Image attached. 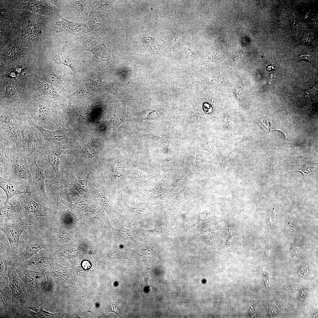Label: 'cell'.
<instances>
[{
	"label": "cell",
	"mask_w": 318,
	"mask_h": 318,
	"mask_svg": "<svg viewBox=\"0 0 318 318\" xmlns=\"http://www.w3.org/2000/svg\"><path fill=\"white\" fill-rule=\"evenodd\" d=\"M22 132V151L30 165L40 155L46 142L39 130L29 124L24 126Z\"/></svg>",
	"instance_id": "1"
},
{
	"label": "cell",
	"mask_w": 318,
	"mask_h": 318,
	"mask_svg": "<svg viewBox=\"0 0 318 318\" xmlns=\"http://www.w3.org/2000/svg\"><path fill=\"white\" fill-rule=\"evenodd\" d=\"M0 138L8 142L12 148L22 150V130L12 113L6 108L1 111Z\"/></svg>",
	"instance_id": "2"
},
{
	"label": "cell",
	"mask_w": 318,
	"mask_h": 318,
	"mask_svg": "<svg viewBox=\"0 0 318 318\" xmlns=\"http://www.w3.org/2000/svg\"><path fill=\"white\" fill-rule=\"evenodd\" d=\"M9 286L12 294V306L14 313L16 315L18 312L24 307H28L32 302L23 280L16 273L15 268L8 265Z\"/></svg>",
	"instance_id": "3"
},
{
	"label": "cell",
	"mask_w": 318,
	"mask_h": 318,
	"mask_svg": "<svg viewBox=\"0 0 318 318\" xmlns=\"http://www.w3.org/2000/svg\"><path fill=\"white\" fill-rule=\"evenodd\" d=\"M14 268L24 283L30 298L32 300L37 292L47 284L45 273L28 270L20 265Z\"/></svg>",
	"instance_id": "4"
},
{
	"label": "cell",
	"mask_w": 318,
	"mask_h": 318,
	"mask_svg": "<svg viewBox=\"0 0 318 318\" xmlns=\"http://www.w3.org/2000/svg\"><path fill=\"white\" fill-rule=\"evenodd\" d=\"M12 162L5 178L14 177L24 179L30 184L32 181L30 165L22 150L12 148Z\"/></svg>",
	"instance_id": "5"
},
{
	"label": "cell",
	"mask_w": 318,
	"mask_h": 318,
	"mask_svg": "<svg viewBox=\"0 0 318 318\" xmlns=\"http://www.w3.org/2000/svg\"><path fill=\"white\" fill-rule=\"evenodd\" d=\"M0 187L6 195L4 205L7 203L12 205L9 200L14 196L23 193L31 194V193L30 183L26 180L20 178L0 177Z\"/></svg>",
	"instance_id": "6"
},
{
	"label": "cell",
	"mask_w": 318,
	"mask_h": 318,
	"mask_svg": "<svg viewBox=\"0 0 318 318\" xmlns=\"http://www.w3.org/2000/svg\"><path fill=\"white\" fill-rule=\"evenodd\" d=\"M26 225L20 219L19 223H11L8 221L1 222L0 228L6 236L10 245L12 258L15 259L18 254L20 236L26 228Z\"/></svg>",
	"instance_id": "7"
},
{
	"label": "cell",
	"mask_w": 318,
	"mask_h": 318,
	"mask_svg": "<svg viewBox=\"0 0 318 318\" xmlns=\"http://www.w3.org/2000/svg\"><path fill=\"white\" fill-rule=\"evenodd\" d=\"M67 142H46L40 155L42 160L47 161L52 166L55 173L59 172L62 153L67 148L72 147Z\"/></svg>",
	"instance_id": "8"
},
{
	"label": "cell",
	"mask_w": 318,
	"mask_h": 318,
	"mask_svg": "<svg viewBox=\"0 0 318 318\" xmlns=\"http://www.w3.org/2000/svg\"><path fill=\"white\" fill-rule=\"evenodd\" d=\"M30 169L32 177V182L30 184V195L43 202L48 201L49 198L45 192L44 170L38 166L37 160L30 165Z\"/></svg>",
	"instance_id": "9"
},
{
	"label": "cell",
	"mask_w": 318,
	"mask_h": 318,
	"mask_svg": "<svg viewBox=\"0 0 318 318\" xmlns=\"http://www.w3.org/2000/svg\"><path fill=\"white\" fill-rule=\"evenodd\" d=\"M51 262V258L49 254L46 251L41 250L37 254L19 265L28 270L46 273L50 269Z\"/></svg>",
	"instance_id": "10"
},
{
	"label": "cell",
	"mask_w": 318,
	"mask_h": 318,
	"mask_svg": "<svg viewBox=\"0 0 318 318\" xmlns=\"http://www.w3.org/2000/svg\"><path fill=\"white\" fill-rule=\"evenodd\" d=\"M26 119L30 125L39 130L46 142L69 143L71 140L72 135L70 131L63 127L57 130L49 131L35 123L29 117H27Z\"/></svg>",
	"instance_id": "11"
},
{
	"label": "cell",
	"mask_w": 318,
	"mask_h": 318,
	"mask_svg": "<svg viewBox=\"0 0 318 318\" xmlns=\"http://www.w3.org/2000/svg\"><path fill=\"white\" fill-rule=\"evenodd\" d=\"M61 20H54L55 25H57L59 30L56 33H67L73 34L77 37L82 35L91 32L87 25L85 23L73 22L69 21L64 18L63 16H58Z\"/></svg>",
	"instance_id": "12"
},
{
	"label": "cell",
	"mask_w": 318,
	"mask_h": 318,
	"mask_svg": "<svg viewBox=\"0 0 318 318\" xmlns=\"http://www.w3.org/2000/svg\"><path fill=\"white\" fill-rule=\"evenodd\" d=\"M27 193L16 196L21 205L24 208L27 214L32 213L37 216H46L50 214L53 210L36 202Z\"/></svg>",
	"instance_id": "13"
},
{
	"label": "cell",
	"mask_w": 318,
	"mask_h": 318,
	"mask_svg": "<svg viewBox=\"0 0 318 318\" xmlns=\"http://www.w3.org/2000/svg\"><path fill=\"white\" fill-rule=\"evenodd\" d=\"M17 8L32 11L42 15L55 14L58 16V9L50 6L44 1L40 0H19L16 5Z\"/></svg>",
	"instance_id": "14"
},
{
	"label": "cell",
	"mask_w": 318,
	"mask_h": 318,
	"mask_svg": "<svg viewBox=\"0 0 318 318\" xmlns=\"http://www.w3.org/2000/svg\"><path fill=\"white\" fill-rule=\"evenodd\" d=\"M1 318H13L12 294L9 284H0Z\"/></svg>",
	"instance_id": "15"
},
{
	"label": "cell",
	"mask_w": 318,
	"mask_h": 318,
	"mask_svg": "<svg viewBox=\"0 0 318 318\" xmlns=\"http://www.w3.org/2000/svg\"><path fill=\"white\" fill-rule=\"evenodd\" d=\"M33 121L37 125L52 122L58 129L63 127L62 122L56 112L46 104L42 102L39 103L38 113L36 120Z\"/></svg>",
	"instance_id": "16"
},
{
	"label": "cell",
	"mask_w": 318,
	"mask_h": 318,
	"mask_svg": "<svg viewBox=\"0 0 318 318\" xmlns=\"http://www.w3.org/2000/svg\"><path fill=\"white\" fill-rule=\"evenodd\" d=\"M12 147L7 141L0 138V176L4 178L11 165Z\"/></svg>",
	"instance_id": "17"
},
{
	"label": "cell",
	"mask_w": 318,
	"mask_h": 318,
	"mask_svg": "<svg viewBox=\"0 0 318 318\" xmlns=\"http://www.w3.org/2000/svg\"><path fill=\"white\" fill-rule=\"evenodd\" d=\"M95 1L96 0L67 1L66 8L72 14L87 20L91 9L93 8Z\"/></svg>",
	"instance_id": "18"
},
{
	"label": "cell",
	"mask_w": 318,
	"mask_h": 318,
	"mask_svg": "<svg viewBox=\"0 0 318 318\" xmlns=\"http://www.w3.org/2000/svg\"><path fill=\"white\" fill-rule=\"evenodd\" d=\"M26 215V210L19 203L15 206L5 205L0 208V222L9 220L13 221L16 219H21Z\"/></svg>",
	"instance_id": "19"
},
{
	"label": "cell",
	"mask_w": 318,
	"mask_h": 318,
	"mask_svg": "<svg viewBox=\"0 0 318 318\" xmlns=\"http://www.w3.org/2000/svg\"><path fill=\"white\" fill-rule=\"evenodd\" d=\"M97 36L91 32L82 35L77 38L76 51L80 53L89 51L94 47L99 44V41Z\"/></svg>",
	"instance_id": "20"
},
{
	"label": "cell",
	"mask_w": 318,
	"mask_h": 318,
	"mask_svg": "<svg viewBox=\"0 0 318 318\" xmlns=\"http://www.w3.org/2000/svg\"><path fill=\"white\" fill-rule=\"evenodd\" d=\"M87 20V25L92 34L99 37L104 33L102 22L95 10L92 9L90 11Z\"/></svg>",
	"instance_id": "21"
},
{
	"label": "cell",
	"mask_w": 318,
	"mask_h": 318,
	"mask_svg": "<svg viewBox=\"0 0 318 318\" xmlns=\"http://www.w3.org/2000/svg\"><path fill=\"white\" fill-rule=\"evenodd\" d=\"M114 114L107 123V128H112L115 131L122 123L129 120V118L125 109L118 106L116 104Z\"/></svg>",
	"instance_id": "22"
},
{
	"label": "cell",
	"mask_w": 318,
	"mask_h": 318,
	"mask_svg": "<svg viewBox=\"0 0 318 318\" xmlns=\"http://www.w3.org/2000/svg\"><path fill=\"white\" fill-rule=\"evenodd\" d=\"M53 58L58 64H63L69 68L74 74L77 72L79 66L78 62L77 59L73 54H55Z\"/></svg>",
	"instance_id": "23"
},
{
	"label": "cell",
	"mask_w": 318,
	"mask_h": 318,
	"mask_svg": "<svg viewBox=\"0 0 318 318\" xmlns=\"http://www.w3.org/2000/svg\"><path fill=\"white\" fill-rule=\"evenodd\" d=\"M168 109L166 105H163L159 110H155L148 109L135 113L138 119L156 120L164 115Z\"/></svg>",
	"instance_id": "24"
},
{
	"label": "cell",
	"mask_w": 318,
	"mask_h": 318,
	"mask_svg": "<svg viewBox=\"0 0 318 318\" xmlns=\"http://www.w3.org/2000/svg\"><path fill=\"white\" fill-rule=\"evenodd\" d=\"M89 176V173L83 180H79L76 178L74 175L66 176L67 180V189L74 188L80 192L79 190H82L85 194L88 193L87 183Z\"/></svg>",
	"instance_id": "25"
},
{
	"label": "cell",
	"mask_w": 318,
	"mask_h": 318,
	"mask_svg": "<svg viewBox=\"0 0 318 318\" xmlns=\"http://www.w3.org/2000/svg\"><path fill=\"white\" fill-rule=\"evenodd\" d=\"M89 51L91 52L97 60L109 62L110 59V52L104 43H101L96 45Z\"/></svg>",
	"instance_id": "26"
},
{
	"label": "cell",
	"mask_w": 318,
	"mask_h": 318,
	"mask_svg": "<svg viewBox=\"0 0 318 318\" xmlns=\"http://www.w3.org/2000/svg\"><path fill=\"white\" fill-rule=\"evenodd\" d=\"M89 80L91 83L99 92L110 93L111 88L99 75L94 73L90 74Z\"/></svg>",
	"instance_id": "27"
},
{
	"label": "cell",
	"mask_w": 318,
	"mask_h": 318,
	"mask_svg": "<svg viewBox=\"0 0 318 318\" xmlns=\"http://www.w3.org/2000/svg\"><path fill=\"white\" fill-rule=\"evenodd\" d=\"M139 137L148 142L154 144L163 143L168 137V135L165 134H152L147 133H135Z\"/></svg>",
	"instance_id": "28"
},
{
	"label": "cell",
	"mask_w": 318,
	"mask_h": 318,
	"mask_svg": "<svg viewBox=\"0 0 318 318\" xmlns=\"http://www.w3.org/2000/svg\"><path fill=\"white\" fill-rule=\"evenodd\" d=\"M121 227L118 229H114V232L119 240L122 243H125L129 241H135L134 239L130 229L124 228L122 221Z\"/></svg>",
	"instance_id": "29"
},
{
	"label": "cell",
	"mask_w": 318,
	"mask_h": 318,
	"mask_svg": "<svg viewBox=\"0 0 318 318\" xmlns=\"http://www.w3.org/2000/svg\"><path fill=\"white\" fill-rule=\"evenodd\" d=\"M0 284H9L7 263L6 258L0 255Z\"/></svg>",
	"instance_id": "30"
},
{
	"label": "cell",
	"mask_w": 318,
	"mask_h": 318,
	"mask_svg": "<svg viewBox=\"0 0 318 318\" xmlns=\"http://www.w3.org/2000/svg\"><path fill=\"white\" fill-rule=\"evenodd\" d=\"M92 89L85 83H83L80 88L72 94L71 96L76 100L84 99L91 94Z\"/></svg>",
	"instance_id": "31"
},
{
	"label": "cell",
	"mask_w": 318,
	"mask_h": 318,
	"mask_svg": "<svg viewBox=\"0 0 318 318\" xmlns=\"http://www.w3.org/2000/svg\"><path fill=\"white\" fill-rule=\"evenodd\" d=\"M44 71L47 78L51 84L60 87H63L62 79L55 72L49 69H45Z\"/></svg>",
	"instance_id": "32"
},
{
	"label": "cell",
	"mask_w": 318,
	"mask_h": 318,
	"mask_svg": "<svg viewBox=\"0 0 318 318\" xmlns=\"http://www.w3.org/2000/svg\"><path fill=\"white\" fill-rule=\"evenodd\" d=\"M4 97V104L6 105L11 104L14 101V98L16 92L15 86L12 83L8 84L5 89Z\"/></svg>",
	"instance_id": "33"
},
{
	"label": "cell",
	"mask_w": 318,
	"mask_h": 318,
	"mask_svg": "<svg viewBox=\"0 0 318 318\" xmlns=\"http://www.w3.org/2000/svg\"><path fill=\"white\" fill-rule=\"evenodd\" d=\"M40 85L44 92L53 99H61L62 96L58 93L56 90L51 85L47 83L41 82Z\"/></svg>",
	"instance_id": "34"
},
{
	"label": "cell",
	"mask_w": 318,
	"mask_h": 318,
	"mask_svg": "<svg viewBox=\"0 0 318 318\" xmlns=\"http://www.w3.org/2000/svg\"><path fill=\"white\" fill-rule=\"evenodd\" d=\"M84 148L86 153L89 157L96 161L98 159V157L97 151L95 148L88 144H85Z\"/></svg>",
	"instance_id": "35"
},
{
	"label": "cell",
	"mask_w": 318,
	"mask_h": 318,
	"mask_svg": "<svg viewBox=\"0 0 318 318\" xmlns=\"http://www.w3.org/2000/svg\"><path fill=\"white\" fill-rule=\"evenodd\" d=\"M259 274L264 280L267 290L269 287L272 286L273 283V277L274 276H270L266 274L264 271V268L260 269L259 271Z\"/></svg>",
	"instance_id": "36"
},
{
	"label": "cell",
	"mask_w": 318,
	"mask_h": 318,
	"mask_svg": "<svg viewBox=\"0 0 318 318\" xmlns=\"http://www.w3.org/2000/svg\"><path fill=\"white\" fill-rule=\"evenodd\" d=\"M108 1L96 0L92 9L101 10L110 7V2Z\"/></svg>",
	"instance_id": "37"
},
{
	"label": "cell",
	"mask_w": 318,
	"mask_h": 318,
	"mask_svg": "<svg viewBox=\"0 0 318 318\" xmlns=\"http://www.w3.org/2000/svg\"><path fill=\"white\" fill-rule=\"evenodd\" d=\"M315 165H306L301 169L297 170L301 172L304 177L307 176L313 173L316 168Z\"/></svg>",
	"instance_id": "38"
},
{
	"label": "cell",
	"mask_w": 318,
	"mask_h": 318,
	"mask_svg": "<svg viewBox=\"0 0 318 318\" xmlns=\"http://www.w3.org/2000/svg\"><path fill=\"white\" fill-rule=\"evenodd\" d=\"M29 31V36L30 40L34 43L36 42L38 39V33L34 27H32Z\"/></svg>",
	"instance_id": "39"
},
{
	"label": "cell",
	"mask_w": 318,
	"mask_h": 318,
	"mask_svg": "<svg viewBox=\"0 0 318 318\" xmlns=\"http://www.w3.org/2000/svg\"><path fill=\"white\" fill-rule=\"evenodd\" d=\"M271 303H269V313L271 317L273 315L281 312V309L276 305L275 302H271Z\"/></svg>",
	"instance_id": "40"
},
{
	"label": "cell",
	"mask_w": 318,
	"mask_h": 318,
	"mask_svg": "<svg viewBox=\"0 0 318 318\" xmlns=\"http://www.w3.org/2000/svg\"><path fill=\"white\" fill-rule=\"evenodd\" d=\"M259 125L265 132H268L270 130L271 124L270 121L267 119H261L259 122Z\"/></svg>",
	"instance_id": "41"
},
{
	"label": "cell",
	"mask_w": 318,
	"mask_h": 318,
	"mask_svg": "<svg viewBox=\"0 0 318 318\" xmlns=\"http://www.w3.org/2000/svg\"><path fill=\"white\" fill-rule=\"evenodd\" d=\"M18 52V50L16 47H10L7 52L6 56L9 59H12L16 57Z\"/></svg>",
	"instance_id": "42"
},
{
	"label": "cell",
	"mask_w": 318,
	"mask_h": 318,
	"mask_svg": "<svg viewBox=\"0 0 318 318\" xmlns=\"http://www.w3.org/2000/svg\"><path fill=\"white\" fill-rule=\"evenodd\" d=\"M67 233L65 231L60 230L58 234V236L60 241L62 242H67L68 240Z\"/></svg>",
	"instance_id": "43"
},
{
	"label": "cell",
	"mask_w": 318,
	"mask_h": 318,
	"mask_svg": "<svg viewBox=\"0 0 318 318\" xmlns=\"http://www.w3.org/2000/svg\"><path fill=\"white\" fill-rule=\"evenodd\" d=\"M189 124H191L196 122H202V120L199 117H198L196 115H193L190 116L187 120Z\"/></svg>",
	"instance_id": "44"
},
{
	"label": "cell",
	"mask_w": 318,
	"mask_h": 318,
	"mask_svg": "<svg viewBox=\"0 0 318 318\" xmlns=\"http://www.w3.org/2000/svg\"><path fill=\"white\" fill-rule=\"evenodd\" d=\"M81 266L84 269L87 270L90 269L91 267V264L89 261L85 260L82 262Z\"/></svg>",
	"instance_id": "45"
},
{
	"label": "cell",
	"mask_w": 318,
	"mask_h": 318,
	"mask_svg": "<svg viewBox=\"0 0 318 318\" xmlns=\"http://www.w3.org/2000/svg\"><path fill=\"white\" fill-rule=\"evenodd\" d=\"M292 292L290 288L289 287L285 288L281 292V295L285 297H289L291 295Z\"/></svg>",
	"instance_id": "46"
},
{
	"label": "cell",
	"mask_w": 318,
	"mask_h": 318,
	"mask_svg": "<svg viewBox=\"0 0 318 318\" xmlns=\"http://www.w3.org/2000/svg\"><path fill=\"white\" fill-rule=\"evenodd\" d=\"M308 272V268L306 266H304L302 267L299 269L298 273L300 275L304 276L307 275Z\"/></svg>",
	"instance_id": "47"
},
{
	"label": "cell",
	"mask_w": 318,
	"mask_h": 318,
	"mask_svg": "<svg viewBox=\"0 0 318 318\" xmlns=\"http://www.w3.org/2000/svg\"><path fill=\"white\" fill-rule=\"evenodd\" d=\"M299 59L300 60L301 59H305L311 62H312L313 60V58L310 55H301L299 56Z\"/></svg>",
	"instance_id": "48"
},
{
	"label": "cell",
	"mask_w": 318,
	"mask_h": 318,
	"mask_svg": "<svg viewBox=\"0 0 318 318\" xmlns=\"http://www.w3.org/2000/svg\"><path fill=\"white\" fill-rule=\"evenodd\" d=\"M317 85H316L313 88L308 90L306 92L307 94L308 95L311 96L314 95L317 92Z\"/></svg>",
	"instance_id": "49"
},
{
	"label": "cell",
	"mask_w": 318,
	"mask_h": 318,
	"mask_svg": "<svg viewBox=\"0 0 318 318\" xmlns=\"http://www.w3.org/2000/svg\"><path fill=\"white\" fill-rule=\"evenodd\" d=\"M300 297L302 299L306 298V291L305 290H302L300 293Z\"/></svg>",
	"instance_id": "50"
},
{
	"label": "cell",
	"mask_w": 318,
	"mask_h": 318,
	"mask_svg": "<svg viewBox=\"0 0 318 318\" xmlns=\"http://www.w3.org/2000/svg\"><path fill=\"white\" fill-rule=\"evenodd\" d=\"M249 313L252 317H256V314L255 312L252 309H249Z\"/></svg>",
	"instance_id": "51"
}]
</instances>
